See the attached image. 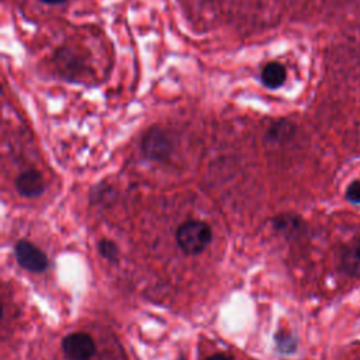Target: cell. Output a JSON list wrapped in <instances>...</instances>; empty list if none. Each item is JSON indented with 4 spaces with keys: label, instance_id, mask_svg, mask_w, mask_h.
<instances>
[{
    "label": "cell",
    "instance_id": "cell-1",
    "mask_svg": "<svg viewBox=\"0 0 360 360\" xmlns=\"http://www.w3.org/2000/svg\"><path fill=\"white\" fill-rule=\"evenodd\" d=\"M177 245L186 255L201 253L212 239L210 225L201 221H187L177 229Z\"/></svg>",
    "mask_w": 360,
    "mask_h": 360
},
{
    "label": "cell",
    "instance_id": "cell-2",
    "mask_svg": "<svg viewBox=\"0 0 360 360\" xmlns=\"http://www.w3.org/2000/svg\"><path fill=\"white\" fill-rule=\"evenodd\" d=\"M63 353L69 360H89L96 353V343L84 332H73L62 340Z\"/></svg>",
    "mask_w": 360,
    "mask_h": 360
},
{
    "label": "cell",
    "instance_id": "cell-3",
    "mask_svg": "<svg viewBox=\"0 0 360 360\" xmlns=\"http://www.w3.org/2000/svg\"><path fill=\"white\" fill-rule=\"evenodd\" d=\"M15 259L18 264L32 273L44 271L48 267L46 255L28 240H18L15 245Z\"/></svg>",
    "mask_w": 360,
    "mask_h": 360
},
{
    "label": "cell",
    "instance_id": "cell-4",
    "mask_svg": "<svg viewBox=\"0 0 360 360\" xmlns=\"http://www.w3.org/2000/svg\"><path fill=\"white\" fill-rule=\"evenodd\" d=\"M143 150L149 159L163 160L169 156L170 142L167 135L160 129L150 131L143 139Z\"/></svg>",
    "mask_w": 360,
    "mask_h": 360
},
{
    "label": "cell",
    "instance_id": "cell-5",
    "mask_svg": "<svg viewBox=\"0 0 360 360\" xmlns=\"http://www.w3.org/2000/svg\"><path fill=\"white\" fill-rule=\"evenodd\" d=\"M15 188L24 197H35L44 191V179L37 170H25L17 177Z\"/></svg>",
    "mask_w": 360,
    "mask_h": 360
},
{
    "label": "cell",
    "instance_id": "cell-6",
    "mask_svg": "<svg viewBox=\"0 0 360 360\" xmlns=\"http://www.w3.org/2000/svg\"><path fill=\"white\" fill-rule=\"evenodd\" d=\"M285 79H287V70H285L284 65H281L278 62H270V63L264 65V68L262 69V73H260L262 83L270 90L281 87L284 84Z\"/></svg>",
    "mask_w": 360,
    "mask_h": 360
},
{
    "label": "cell",
    "instance_id": "cell-7",
    "mask_svg": "<svg viewBox=\"0 0 360 360\" xmlns=\"http://www.w3.org/2000/svg\"><path fill=\"white\" fill-rule=\"evenodd\" d=\"M292 132V127L288 122H277L267 131V139L271 142H280L287 139Z\"/></svg>",
    "mask_w": 360,
    "mask_h": 360
},
{
    "label": "cell",
    "instance_id": "cell-8",
    "mask_svg": "<svg viewBox=\"0 0 360 360\" xmlns=\"http://www.w3.org/2000/svg\"><path fill=\"white\" fill-rule=\"evenodd\" d=\"M98 250H100V255L103 257H105L107 260L115 262L117 257H118V248H117V245L114 242L108 240V239H103L98 243Z\"/></svg>",
    "mask_w": 360,
    "mask_h": 360
},
{
    "label": "cell",
    "instance_id": "cell-9",
    "mask_svg": "<svg viewBox=\"0 0 360 360\" xmlns=\"http://www.w3.org/2000/svg\"><path fill=\"white\" fill-rule=\"evenodd\" d=\"M346 198L350 201V202H354V204H359L360 202V180H356L353 181L347 190H346Z\"/></svg>",
    "mask_w": 360,
    "mask_h": 360
},
{
    "label": "cell",
    "instance_id": "cell-10",
    "mask_svg": "<svg viewBox=\"0 0 360 360\" xmlns=\"http://www.w3.org/2000/svg\"><path fill=\"white\" fill-rule=\"evenodd\" d=\"M205 360H233L232 357H229L228 354H224V353H217V354H212L210 357H207Z\"/></svg>",
    "mask_w": 360,
    "mask_h": 360
},
{
    "label": "cell",
    "instance_id": "cell-11",
    "mask_svg": "<svg viewBox=\"0 0 360 360\" xmlns=\"http://www.w3.org/2000/svg\"><path fill=\"white\" fill-rule=\"evenodd\" d=\"M44 3H49V4H58V3H63L65 0H41Z\"/></svg>",
    "mask_w": 360,
    "mask_h": 360
},
{
    "label": "cell",
    "instance_id": "cell-12",
    "mask_svg": "<svg viewBox=\"0 0 360 360\" xmlns=\"http://www.w3.org/2000/svg\"><path fill=\"white\" fill-rule=\"evenodd\" d=\"M356 256L360 257V239H359V242H357V245H356Z\"/></svg>",
    "mask_w": 360,
    "mask_h": 360
}]
</instances>
